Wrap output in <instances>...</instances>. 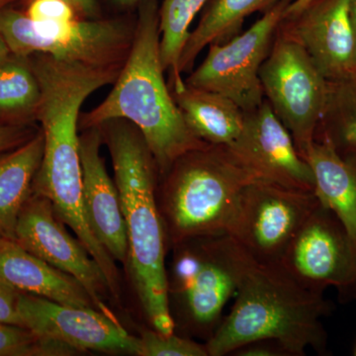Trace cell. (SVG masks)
I'll return each instance as SVG.
<instances>
[{
    "label": "cell",
    "instance_id": "cell-25",
    "mask_svg": "<svg viewBox=\"0 0 356 356\" xmlns=\"http://www.w3.org/2000/svg\"><path fill=\"white\" fill-rule=\"evenodd\" d=\"M137 356H208V353L205 344L175 332L163 334L152 327L138 337Z\"/></svg>",
    "mask_w": 356,
    "mask_h": 356
},
{
    "label": "cell",
    "instance_id": "cell-37",
    "mask_svg": "<svg viewBox=\"0 0 356 356\" xmlns=\"http://www.w3.org/2000/svg\"><path fill=\"white\" fill-rule=\"evenodd\" d=\"M0 238H1V236H0Z\"/></svg>",
    "mask_w": 356,
    "mask_h": 356
},
{
    "label": "cell",
    "instance_id": "cell-19",
    "mask_svg": "<svg viewBox=\"0 0 356 356\" xmlns=\"http://www.w3.org/2000/svg\"><path fill=\"white\" fill-rule=\"evenodd\" d=\"M44 140L42 130L34 137L0 156V236L14 241L16 224L23 206L32 194L41 166Z\"/></svg>",
    "mask_w": 356,
    "mask_h": 356
},
{
    "label": "cell",
    "instance_id": "cell-8",
    "mask_svg": "<svg viewBox=\"0 0 356 356\" xmlns=\"http://www.w3.org/2000/svg\"><path fill=\"white\" fill-rule=\"evenodd\" d=\"M290 1L281 0L242 34L209 44L207 56L185 83L227 96L243 112L259 106L264 100L259 72Z\"/></svg>",
    "mask_w": 356,
    "mask_h": 356
},
{
    "label": "cell",
    "instance_id": "cell-10",
    "mask_svg": "<svg viewBox=\"0 0 356 356\" xmlns=\"http://www.w3.org/2000/svg\"><path fill=\"white\" fill-rule=\"evenodd\" d=\"M280 262L308 289L324 293L334 286L339 300L356 299V243L320 201Z\"/></svg>",
    "mask_w": 356,
    "mask_h": 356
},
{
    "label": "cell",
    "instance_id": "cell-31",
    "mask_svg": "<svg viewBox=\"0 0 356 356\" xmlns=\"http://www.w3.org/2000/svg\"><path fill=\"white\" fill-rule=\"evenodd\" d=\"M314 0H291L284 11V20L292 19L299 15Z\"/></svg>",
    "mask_w": 356,
    "mask_h": 356
},
{
    "label": "cell",
    "instance_id": "cell-2",
    "mask_svg": "<svg viewBox=\"0 0 356 356\" xmlns=\"http://www.w3.org/2000/svg\"><path fill=\"white\" fill-rule=\"evenodd\" d=\"M161 57L159 6L140 0L130 53L104 102L79 116V129L115 119L130 121L151 149L159 177L182 154L205 147L185 124L166 83Z\"/></svg>",
    "mask_w": 356,
    "mask_h": 356
},
{
    "label": "cell",
    "instance_id": "cell-22",
    "mask_svg": "<svg viewBox=\"0 0 356 356\" xmlns=\"http://www.w3.org/2000/svg\"><path fill=\"white\" fill-rule=\"evenodd\" d=\"M210 0H163L159 6L161 57L163 69L170 74L172 92L185 86L179 69L180 58L191 35V26Z\"/></svg>",
    "mask_w": 356,
    "mask_h": 356
},
{
    "label": "cell",
    "instance_id": "cell-29",
    "mask_svg": "<svg viewBox=\"0 0 356 356\" xmlns=\"http://www.w3.org/2000/svg\"><path fill=\"white\" fill-rule=\"evenodd\" d=\"M236 356H290L288 351L273 339H259L236 348L231 353Z\"/></svg>",
    "mask_w": 356,
    "mask_h": 356
},
{
    "label": "cell",
    "instance_id": "cell-20",
    "mask_svg": "<svg viewBox=\"0 0 356 356\" xmlns=\"http://www.w3.org/2000/svg\"><path fill=\"white\" fill-rule=\"evenodd\" d=\"M281 0H210L197 27L191 32L180 58L181 74L193 70L196 58L211 44L224 43L240 34L243 21L268 10Z\"/></svg>",
    "mask_w": 356,
    "mask_h": 356
},
{
    "label": "cell",
    "instance_id": "cell-9",
    "mask_svg": "<svg viewBox=\"0 0 356 356\" xmlns=\"http://www.w3.org/2000/svg\"><path fill=\"white\" fill-rule=\"evenodd\" d=\"M318 204L314 191L255 180L243 188L227 235L257 261L280 262Z\"/></svg>",
    "mask_w": 356,
    "mask_h": 356
},
{
    "label": "cell",
    "instance_id": "cell-24",
    "mask_svg": "<svg viewBox=\"0 0 356 356\" xmlns=\"http://www.w3.org/2000/svg\"><path fill=\"white\" fill-rule=\"evenodd\" d=\"M76 351L56 341L41 339L19 325L0 323V356H65Z\"/></svg>",
    "mask_w": 356,
    "mask_h": 356
},
{
    "label": "cell",
    "instance_id": "cell-35",
    "mask_svg": "<svg viewBox=\"0 0 356 356\" xmlns=\"http://www.w3.org/2000/svg\"><path fill=\"white\" fill-rule=\"evenodd\" d=\"M11 1H13V0H0V10L6 8L7 4L10 3Z\"/></svg>",
    "mask_w": 356,
    "mask_h": 356
},
{
    "label": "cell",
    "instance_id": "cell-23",
    "mask_svg": "<svg viewBox=\"0 0 356 356\" xmlns=\"http://www.w3.org/2000/svg\"><path fill=\"white\" fill-rule=\"evenodd\" d=\"M41 88L29 58L13 55L0 65V117L36 119Z\"/></svg>",
    "mask_w": 356,
    "mask_h": 356
},
{
    "label": "cell",
    "instance_id": "cell-32",
    "mask_svg": "<svg viewBox=\"0 0 356 356\" xmlns=\"http://www.w3.org/2000/svg\"><path fill=\"white\" fill-rule=\"evenodd\" d=\"M13 55V54L11 53L6 39L3 38L1 33H0V65L3 64V63L8 60Z\"/></svg>",
    "mask_w": 356,
    "mask_h": 356
},
{
    "label": "cell",
    "instance_id": "cell-36",
    "mask_svg": "<svg viewBox=\"0 0 356 356\" xmlns=\"http://www.w3.org/2000/svg\"><path fill=\"white\" fill-rule=\"evenodd\" d=\"M355 355H356V350H355Z\"/></svg>",
    "mask_w": 356,
    "mask_h": 356
},
{
    "label": "cell",
    "instance_id": "cell-21",
    "mask_svg": "<svg viewBox=\"0 0 356 356\" xmlns=\"http://www.w3.org/2000/svg\"><path fill=\"white\" fill-rule=\"evenodd\" d=\"M315 138L327 140L356 168V70L343 79L327 81V103Z\"/></svg>",
    "mask_w": 356,
    "mask_h": 356
},
{
    "label": "cell",
    "instance_id": "cell-6",
    "mask_svg": "<svg viewBox=\"0 0 356 356\" xmlns=\"http://www.w3.org/2000/svg\"><path fill=\"white\" fill-rule=\"evenodd\" d=\"M0 33L11 53L36 54L95 67H123L132 47L135 25L119 19L35 22L13 8L0 10Z\"/></svg>",
    "mask_w": 356,
    "mask_h": 356
},
{
    "label": "cell",
    "instance_id": "cell-16",
    "mask_svg": "<svg viewBox=\"0 0 356 356\" xmlns=\"http://www.w3.org/2000/svg\"><path fill=\"white\" fill-rule=\"evenodd\" d=\"M0 276L18 291L63 305L96 309L79 280L3 238H0Z\"/></svg>",
    "mask_w": 356,
    "mask_h": 356
},
{
    "label": "cell",
    "instance_id": "cell-18",
    "mask_svg": "<svg viewBox=\"0 0 356 356\" xmlns=\"http://www.w3.org/2000/svg\"><path fill=\"white\" fill-rule=\"evenodd\" d=\"M185 124L197 139L214 146H229L243 130L245 112L227 96L185 86L172 92Z\"/></svg>",
    "mask_w": 356,
    "mask_h": 356
},
{
    "label": "cell",
    "instance_id": "cell-11",
    "mask_svg": "<svg viewBox=\"0 0 356 356\" xmlns=\"http://www.w3.org/2000/svg\"><path fill=\"white\" fill-rule=\"evenodd\" d=\"M14 242L76 278L90 295L97 310L114 316L105 304L110 293L99 264L83 243L70 235L49 199L31 194L18 217Z\"/></svg>",
    "mask_w": 356,
    "mask_h": 356
},
{
    "label": "cell",
    "instance_id": "cell-26",
    "mask_svg": "<svg viewBox=\"0 0 356 356\" xmlns=\"http://www.w3.org/2000/svg\"><path fill=\"white\" fill-rule=\"evenodd\" d=\"M25 13L35 22H70L79 19L76 8L65 0H30Z\"/></svg>",
    "mask_w": 356,
    "mask_h": 356
},
{
    "label": "cell",
    "instance_id": "cell-12",
    "mask_svg": "<svg viewBox=\"0 0 356 356\" xmlns=\"http://www.w3.org/2000/svg\"><path fill=\"white\" fill-rule=\"evenodd\" d=\"M17 309L23 327L77 353L92 350L138 355V337L129 334L115 316L23 292Z\"/></svg>",
    "mask_w": 356,
    "mask_h": 356
},
{
    "label": "cell",
    "instance_id": "cell-5",
    "mask_svg": "<svg viewBox=\"0 0 356 356\" xmlns=\"http://www.w3.org/2000/svg\"><path fill=\"white\" fill-rule=\"evenodd\" d=\"M172 248L168 284V298L177 311L173 321L207 341L236 294L247 252L227 234L192 238Z\"/></svg>",
    "mask_w": 356,
    "mask_h": 356
},
{
    "label": "cell",
    "instance_id": "cell-17",
    "mask_svg": "<svg viewBox=\"0 0 356 356\" xmlns=\"http://www.w3.org/2000/svg\"><path fill=\"white\" fill-rule=\"evenodd\" d=\"M313 172L314 193L356 243V168L327 140L315 138L301 153Z\"/></svg>",
    "mask_w": 356,
    "mask_h": 356
},
{
    "label": "cell",
    "instance_id": "cell-1",
    "mask_svg": "<svg viewBox=\"0 0 356 356\" xmlns=\"http://www.w3.org/2000/svg\"><path fill=\"white\" fill-rule=\"evenodd\" d=\"M109 149L114 181L127 229L134 285L152 327L163 334L175 332L168 298L166 236L159 214L158 168L139 129L115 119L99 126Z\"/></svg>",
    "mask_w": 356,
    "mask_h": 356
},
{
    "label": "cell",
    "instance_id": "cell-27",
    "mask_svg": "<svg viewBox=\"0 0 356 356\" xmlns=\"http://www.w3.org/2000/svg\"><path fill=\"white\" fill-rule=\"evenodd\" d=\"M20 293L0 276V323L22 327L17 309Z\"/></svg>",
    "mask_w": 356,
    "mask_h": 356
},
{
    "label": "cell",
    "instance_id": "cell-15",
    "mask_svg": "<svg viewBox=\"0 0 356 356\" xmlns=\"http://www.w3.org/2000/svg\"><path fill=\"white\" fill-rule=\"evenodd\" d=\"M79 135L83 172V208L89 228L115 261L128 262L127 229L120 195L109 177L100 154L103 137L99 126L84 129Z\"/></svg>",
    "mask_w": 356,
    "mask_h": 356
},
{
    "label": "cell",
    "instance_id": "cell-14",
    "mask_svg": "<svg viewBox=\"0 0 356 356\" xmlns=\"http://www.w3.org/2000/svg\"><path fill=\"white\" fill-rule=\"evenodd\" d=\"M280 29L296 40L327 81L356 70V36L350 0H314L299 15L284 20Z\"/></svg>",
    "mask_w": 356,
    "mask_h": 356
},
{
    "label": "cell",
    "instance_id": "cell-28",
    "mask_svg": "<svg viewBox=\"0 0 356 356\" xmlns=\"http://www.w3.org/2000/svg\"><path fill=\"white\" fill-rule=\"evenodd\" d=\"M38 131L26 124H0V156L20 147Z\"/></svg>",
    "mask_w": 356,
    "mask_h": 356
},
{
    "label": "cell",
    "instance_id": "cell-30",
    "mask_svg": "<svg viewBox=\"0 0 356 356\" xmlns=\"http://www.w3.org/2000/svg\"><path fill=\"white\" fill-rule=\"evenodd\" d=\"M76 8L77 13L83 17L93 19L99 14V6L96 0H65Z\"/></svg>",
    "mask_w": 356,
    "mask_h": 356
},
{
    "label": "cell",
    "instance_id": "cell-33",
    "mask_svg": "<svg viewBox=\"0 0 356 356\" xmlns=\"http://www.w3.org/2000/svg\"><path fill=\"white\" fill-rule=\"evenodd\" d=\"M350 15L356 36V0H350Z\"/></svg>",
    "mask_w": 356,
    "mask_h": 356
},
{
    "label": "cell",
    "instance_id": "cell-7",
    "mask_svg": "<svg viewBox=\"0 0 356 356\" xmlns=\"http://www.w3.org/2000/svg\"><path fill=\"white\" fill-rule=\"evenodd\" d=\"M259 79L264 98L291 134L301 154L315 139L324 114L327 79L305 49L280 26Z\"/></svg>",
    "mask_w": 356,
    "mask_h": 356
},
{
    "label": "cell",
    "instance_id": "cell-34",
    "mask_svg": "<svg viewBox=\"0 0 356 356\" xmlns=\"http://www.w3.org/2000/svg\"><path fill=\"white\" fill-rule=\"evenodd\" d=\"M112 1L116 3L117 6H130L140 1V0H112Z\"/></svg>",
    "mask_w": 356,
    "mask_h": 356
},
{
    "label": "cell",
    "instance_id": "cell-13",
    "mask_svg": "<svg viewBox=\"0 0 356 356\" xmlns=\"http://www.w3.org/2000/svg\"><path fill=\"white\" fill-rule=\"evenodd\" d=\"M227 147L257 180L314 191L310 166L266 98L257 108L245 112L242 132Z\"/></svg>",
    "mask_w": 356,
    "mask_h": 356
},
{
    "label": "cell",
    "instance_id": "cell-4",
    "mask_svg": "<svg viewBox=\"0 0 356 356\" xmlns=\"http://www.w3.org/2000/svg\"><path fill=\"white\" fill-rule=\"evenodd\" d=\"M159 178L156 198L170 247L227 234L243 188L257 180L228 147L214 145L182 154Z\"/></svg>",
    "mask_w": 356,
    "mask_h": 356
},
{
    "label": "cell",
    "instance_id": "cell-3",
    "mask_svg": "<svg viewBox=\"0 0 356 356\" xmlns=\"http://www.w3.org/2000/svg\"><path fill=\"white\" fill-rule=\"evenodd\" d=\"M235 295L231 311L205 343L208 356L229 355L259 339L277 341L290 356L305 355L309 348L325 350L322 318L331 306L323 293L300 284L280 262L259 261L247 252Z\"/></svg>",
    "mask_w": 356,
    "mask_h": 356
}]
</instances>
